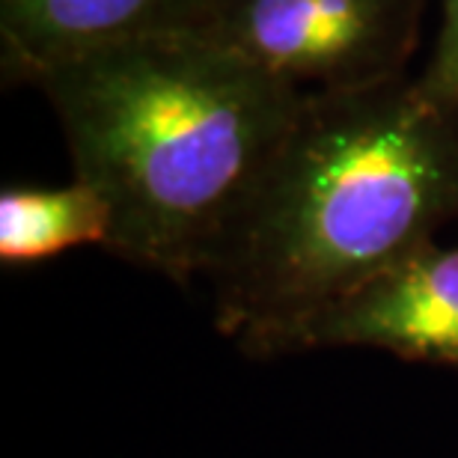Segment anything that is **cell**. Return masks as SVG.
Listing matches in <instances>:
<instances>
[{"instance_id":"8992f818","label":"cell","mask_w":458,"mask_h":458,"mask_svg":"<svg viewBox=\"0 0 458 458\" xmlns=\"http://www.w3.org/2000/svg\"><path fill=\"white\" fill-rule=\"evenodd\" d=\"M114 242L111 203L72 176L69 185H6L0 191V262L39 265L75 247Z\"/></svg>"},{"instance_id":"6da1fadb","label":"cell","mask_w":458,"mask_h":458,"mask_svg":"<svg viewBox=\"0 0 458 458\" xmlns=\"http://www.w3.org/2000/svg\"><path fill=\"white\" fill-rule=\"evenodd\" d=\"M458 226V111L420 78L310 93L206 280L217 334L262 360L283 331Z\"/></svg>"},{"instance_id":"277c9868","label":"cell","mask_w":458,"mask_h":458,"mask_svg":"<svg viewBox=\"0 0 458 458\" xmlns=\"http://www.w3.org/2000/svg\"><path fill=\"white\" fill-rule=\"evenodd\" d=\"M327 348H372L458 372V244L441 238L283 331L262 360Z\"/></svg>"},{"instance_id":"5b68a950","label":"cell","mask_w":458,"mask_h":458,"mask_svg":"<svg viewBox=\"0 0 458 458\" xmlns=\"http://www.w3.org/2000/svg\"><path fill=\"white\" fill-rule=\"evenodd\" d=\"M212 0H0L4 72L30 84L57 63L199 27Z\"/></svg>"},{"instance_id":"7a4b0ae2","label":"cell","mask_w":458,"mask_h":458,"mask_svg":"<svg viewBox=\"0 0 458 458\" xmlns=\"http://www.w3.org/2000/svg\"><path fill=\"white\" fill-rule=\"evenodd\" d=\"M72 176L114 212L107 253L188 286L206 277L310 93L199 27L111 45L30 78Z\"/></svg>"},{"instance_id":"3957f363","label":"cell","mask_w":458,"mask_h":458,"mask_svg":"<svg viewBox=\"0 0 458 458\" xmlns=\"http://www.w3.org/2000/svg\"><path fill=\"white\" fill-rule=\"evenodd\" d=\"M428 0H212L199 30L301 93L402 78Z\"/></svg>"},{"instance_id":"52a82bcc","label":"cell","mask_w":458,"mask_h":458,"mask_svg":"<svg viewBox=\"0 0 458 458\" xmlns=\"http://www.w3.org/2000/svg\"><path fill=\"white\" fill-rule=\"evenodd\" d=\"M420 84L458 111V0H441V27Z\"/></svg>"}]
</instances>
